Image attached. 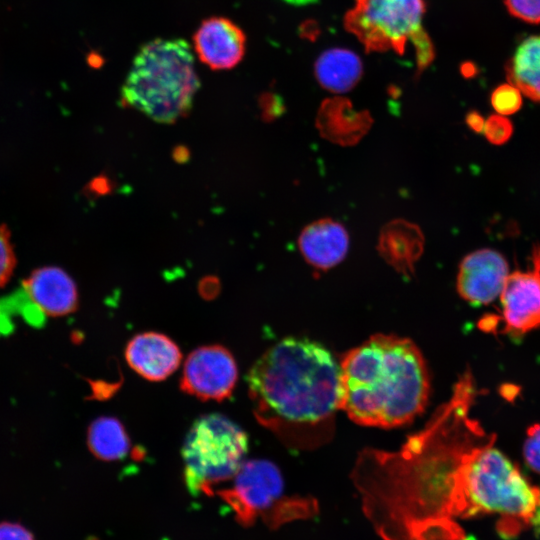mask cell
<instances>
[{"label":"cell","instance_id":"cell-1","mask_svg":"<svg viewBox=\"0 0 540 540\" xmlns=\"http://www.w3.org/2000/svg\"><path fill=\"white\" fill-rule=\"evenodd\" d=\"M339 377L340 365L322 344L284 338L247 374L253 413L288 448H318L334 433Z\"/></svg>","mask_w":540,"mask_h":540},{"label":"cell","instance_id":"cell-2","mask_svg":"<svg viewBox=\"0 0 540 540\" xmlns=\"http://www.w3.org/2000/svg\"><path fill=\"white\" fill-rule=\"evenodd\" d=\"M429 393L425 360L408 338L376 334L341 360L338 405L357 424L406 425L423 413Z\"/></svg>","mask_w":540,"mask_h":540},{"label":"cell","instance_id":"cell-3","mask_svg":"<svg viewBox=\"0 0 540 540\" xmlns=\"http://www.w3.org/2000/svg\"><path fill=\"white\" fill-rule=\"evenodd\" d=\"M199 87L190 44L181 38H156L134 56L121 101L156 122L171 124L187 115Z\"/></svg>","mask_w":540,"mask_h":540},{"label":"cell","instance_id":"cell-4","mask_svg":"<svg viewBox=\"0 0 540 540\" xmlns=\"http://www.w3.org/2000/svg\"><path fill=\"white\" fill-rule=\"evenodd\" d=\"M496 435L486 433L464 453L458 467L451 512L462 516L497 513L530 520L540 499L532 486L495 446Z\"/></svg>","mask_w":540,"mask_h":540},{"label":"cell","instance_id":"cell-5","mask_svg":"<svg viewBox=\"0 0 540 540\" xmlns=\"http://www.w3.org/2000/svg\"><path fill=\"white\" fill-rule=\"evenodd\" d=\"M344 19L368 52L403 55L413 46L419 70L434 59L433 44L423 28L424 0H354Z\"/></svg>","mask_w":540,"mask_h":540},{"label":"cell","instance_id":"cell-6","mask_svg":"<svg viewBox=\"0 0 540 540\" xmlns=\"http://www.w3.org/2000/svg\"><path fill=\"white\" fill-rule=\"evenodd\" d=\"M247 450V434L227 417L212 413L196 419L181 449L188 491L213 495L215 486L234 478Z\"/></svg>","mask_w":540,"mask_h":540},{"label":"cell","instance_id":"cell-7","mask_svg":"<svg viewBox=\"0 0 540 540\" xmlns=\"http://www.w3.org/2000/svg\"><path fill=\"white\" fill-rule=\"evenodd\" d=\"M230 488L217 494L230 506L243 526L262 518L269 525L284 521L281 512H310L308 499L283 497V478L276 465L267 460L246 461L233 478Z\"/></svg>","mask_w":540,"mask_h":540},{"label":"cell","instance_id":"cell-8","mask_svg":"<svg viewBox=\"0 0 540 540\" xmlns=\"http://www.w3.org/2000/svg\"><path fill=\"white\" fill-rule=\"evenodd\" d=\"M238 379V368L231 352L221 345L201 346L187 357L180 388L200 400L229 398Z\"/></svg>","mask_w":540,"mask_h":540},{"label":"cell","instance_id":"cell-9","mask_svg":"<svg viewBox=\"0 0 540 540\" xmlns=\"http://www.w3.org/2000/svg\"><path fill=\"white\" fill-rule=\"evenodd\" d=\"M531 259L529 270L509 273L500 294L503 333L519 336L540 327V243Z\"/></svg>","mask_w":540,"mask_h":540},{"label":"cell","instance_id":"cell-10","mask_svg":"<svg viewBox=\"0 0 540 540\" xmlns=\"http://www.w3.org/2000/svg\"><path fill=\"white\" fill-rule=\"evenodd\" d=\"M508 275L507 260L500 252L478 249L462 259L457 274V291L471 305H487L500 296Z\"/></svg>","mask_w":540,"mask_h":540},{"label":"cell","instance_id":"cell-11","mask_svg":"<svg viewBox=\"0 0 540 540\" xmlns=\"http://www.w3.org/2000/svg\"><path fill=\"white\" fill-rule=\"evenodd\" d=\"M193 44L198 59L211 70H229L243 59L246 37L230 19L214 16L201 22Z\"/></svg>","mask_w":540,"mask_h":540},{"label":"cell","instance_id":"cell-12","mask_svg":"<svg viewBox=\"0 0 540 540\" xmlns=\"http://www.w3.org/2000/svg\"><path fill=\"white\" fill-rule=\"evenodd\" d=\"M125 358L137 374L149 381L158 382L178 369L182 353L168 336L159 332H144L128 342Z\"/></svg>","mask_w":540,"mask_h":540},{"label":"cell","instance_id":"cell-13","mask_svg":"<svg viewBox=\"0 0 540 540\" xmlns=\"http://www.w3.org/2000/svg\"><path fill=\"white\" fill-rule=\"evenodd\" d=\"M24 290L44 316H64L76 310L78 293L73 279L61 268L41 267L23 282Z\"/></svg>","mask_w":540,"mask_h":540},{"label":"cell","instance_id":"cell-14","mask_svg":"<svg viewBox=\"0 0 540 540\" xmlns=\"http://www.w3.org/2000/svg\"><path fill=\"white\" fill-rule=\"evenodd\" d=\"M348 246L346 229L328 218L309 224L299 237V248L303 257L309 264L322 270L340 263L347 254Z\"/></svg>","mask_w":540,"mask_h":540},{"label":"cell","instance_id":"cell-15","mask_svg":"<svg viewBox=\"0 0 540 540\" xmlns=\"http://www.w3.org/2000/svg\"><path fill=\"white\" fill-rule=\"evenodd\" d=\"M379 244L386 261L397 271L408 274L422 253L424 238L416 225L397 220L382 230Z\"/></svg>","mask_w":540,"mask_h":540},{"label":"cell","instance_id":"cell-16","mask_svg":"<svg viewBox=\"0 0 540 540\" xmlns=\"http://www.w3.org/2000/svg\"><path fill=\"white\" fill-rule=\"evenodd\" d=\"M362 72L360 58L354 52L342 48L326 50L315 64L318 82L323 88L335 93L351 90L360 80Z\"/></svg>","mask_w":540,"mask_h":540},{"label":"cell","instance_id":"cell-17","mask_svg":"<svg viewBox=\"0 0 540 540\" xmlns=\"http://www.w3.org/2000/svg\"><path fill=\"white\" fill-rule=\"evenodd\" d=\"M509 83L540 103V35L524 39L506 65Z\"/></svg>","mask_w":540,"mask_h":540},{"label":"cell","instance_id":"cell-18","mask_svg":"<svg viewBox=\"0 0 540 540\" xmlns=\"http://www.w3.org/2000/svg\"><path fill=\"white\" fill-rule=\"evenodd\" d=\"M348 103L330 101L318 116V127L329 140L340 144L357 142L369 127L364 113H356Z\"/></svg>","mask_w":540,"mask_h":540},{"label":"cell","instance_id":"cell-19","mask_svg":"<svg viewBox=\"0 0 540 540\" xmlns=\"http://www.w3.org/2000/svg\"><path fill=\"white\" fill-rule=\"evenodd\" d=\"M87 443L92 454L104 461L123 459L131 445L123 424L111 416L98 417L91 423Z\"/></svg>","mask_w":540,"mask_h":540},{"label":"cell","instance_id":"cell-20","mask_svg":"<svg viewBox=\"0 0 540 540\" xmlns=\"http://www.w3.org/2000/svg\"><path fill=\"white\" fill-rule=\"evenodd\" d=\"M490 101L498 114L512 115L522 107V92L511 83L501 84L492 91Z\"/></svg>","mask_w":540,"mask_h":540},{"label":"cell","instance_id":"cell-21","mask_svg":"<svg viewBox=\"0 0 540 540\" xmlns=\"http://www.w3.org/2000/svg\"><path fill=\"white\" fill-rule=\"evenodd\" d=\"M16 266V255L11 242L10 230L0 225V288L11 278Z\"/></svg>","mask_w":540,"mask_h":540},{"label":"cell","instance_id":"cell-22","mask_svg":"<svg viewBox=\"0 0 540 540\" xmlns=\"http://www.w3.org/2000/svg\"><path fill=\"white\" fill-rule=\"evenodd\" d=\"M483 132L491 144L503 145L511 138L513 125L506 116L493 114L486 119Z\"/></svg>","mask_w":540,"mask_h":540},{"label":"cell","instance_id":"cell-23","mask_svg":"<svg viewBox=\"0 0 540 540\" xmlns=\"http://www.w3.org/2000/svg\"><path fill=\"white\" fill-rule=\"evenodd\" d=\"M508 12L529 24H540V0H504Z\"/></svg>","mask_w":540,"mask_h":540},{"label":"cell","instance_id":"cell-24","mask_svg":"<svg viewBox=\"0 0 540 540\" xmlns=\"http://www.w3.org/2000/svg\"><path fill=\"white\" fill-rule=\"evenodd\" d=\"M523 455L530 469L540 474V424H534L528 428Z\"/></svg>","mask_w":540,"mask_h":540},{"label":"cell","instance_id":"cell-25","mask_svg":"<svg viewBox=\"0 0 540 540\" xmlns=\"http://www.w3.org/2000/svg\"><path fill=\"white\" fill-rule=\"evenodd\" d=\"M0 540H35L33 534L22 524L0 521Z\"/></svg>","mask_w":540,"mask_h":540},{"label":"cell","instance_id":"cell-26","mask_svg":"<svg viewBox=\"0 0 540 540\" xmlns=\"http://www.w3.org/2000/svg\"><path fill=\"white\" fill-rule=\"evenodd\" d=\"M467 126L474 132H483L485 121L484 117L477 111H470L465 118Z\"/></svg>","mask_w":540,"mask_h":540},{"label":"cell","instance_id":"cell-27","mask_svg":"<svg viewBox=\"0 0 540 540\" xmlns=\"http://www.w3.org/2000/svg\"><path fill=\"white\" fill-rule=\"evenodd\" d=\"M536 535H540V499L529 520Z\"/></svg>","mask_w":540,"mask_h":540},{"label":"cell","instance_id":"cell-28","mask_svg":"<svg viewBox=\"0 0 540 540\" xmlns=\"http://www.w3.org/2000/svg\"><path fill=\"white\" fill-rule=\"evenodd\" d=\"M293 5H307L316 2L317 0H283Z\"/></svg>","mask_w":540,"mask_h":540}]
</instances>
